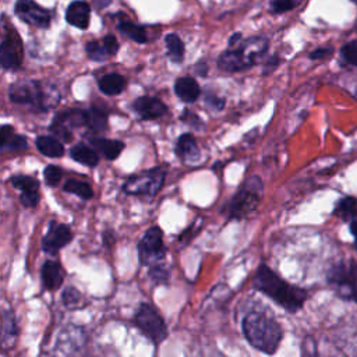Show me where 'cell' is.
I'll use <instances>...</instances> for the list:
<instances>
[{
	"instance_id": "obj_1",
	"label": "cell",
	"mask_w": 357,
	"mask_h": 357,
	"mask_svg": "<svg viewBox=\"0 0 357 357\" xmlns=\"http://www.w3.org/2000/svg\"><path fill=\"white\" fill-rule=\"evenodd\" d=\"M254 286L290 314L301 310L308 297L304 289L287 283L265 264L257 269Z\"/></svg>"
},
{
	"instance_id": "obj_2",
	"label": "cell",
	"mask_w": 357,
	"mask_h": 357,
	"mask_svg": "<svg viewBox=\"0 0 357 357\" xmlns=\"http://www.w3.org/2000/svg\"><path fill=\"white\" fill-rule=\"evenodd\" d=\"M243 333L247 342L261 353L273 354L283 337L280 324L262 311H251L243 318Z\"/></svg>"
},
{
	"instance_id": "obj_3",
	"label": "cell",
	"mask_w": 357,
	"mask_h": 357,
	"mask_svg": "<svg viewBox=\"0 0 357 357\" xmlns=\"http://www.w3.org/2000/svg\"><path fill=\"white\" fill-rule=\"evenodd\" d=\"M268 50V40L264 36H251L229 45L218 59V67L225 71H241L257 64Z\"/></svg>"
},
{
	"instance_id": "obj_4",
	"label": "cell",
	"mask_w": 357,
	"mask_h": 357,
	"mask_svg": "<svg viewBox=\"0 0 357 357\" xmlns=\"http://www.w3.org/2000/svg\"><path fill=\"white\" fill-rule=\"evenodd\" d=\"M10 100L18 105H28L36 110L46 112L57 105L56 91H47L42 82L33 79L17 81L8 88Z\"/></svg>"
},
{
	"instance_id": "obj_5",
	"label": "cell",
	"mask_w": 357,
	"mask_h": 357,
	"mask_svg": "<svg viewBox=\"0 0 357 357\" xmlns=\"http://www.w3.org/2000/svg\"><path fill=\"white\" fill-rule=\"evenodd\" d=\"M262 195V180L258 176H251L238 187L237 192L223 208V212L227 215V219H243L258 208Z\"/></svg>"
},
{
	"instance_id": "obj_6",
	"label": "cell",
	"mask_w": 357,
	"mask_h": 357,
	"mask_svg": "<svg viewBox=\"0 0 357 357\" xmlns=\"http://www.w3.org/2000/svg\"><path fill=\"white\" fill-rule=\"evenodd\" d=\"M326 279L339 297L357 303V262L350 261L333 265Z\"/></svg>"
},
{
	"instance_id": "obj_7",
	"label": "cell",
	"mask_w": 357,
	"mask_h": 357,
	"mask_svg": "<svg viewBox=\"0 0 357 357\" xmlns=\"http://www.w3.org/2000/svg\"><path fill=\"white\" fill-rule=\"evenodd\" d=\"M165 177H166V170L160 166H155L149 170L131 174L121 185V190L124 194H128V195L153 197L162 188L165 183Z\"/></svg>"
},
{
	"instance_id": "obj_8",
	"label": "cell",
	"mask_w": 357,
	"mask_h": 357,
	"mask_svg": "<svg viewBox=\"0 0 357 357\" xmlns=\"http://www.w3.org/2000/svg\"><path fill=\"white\" fill-rule=\"evenodd\" d=\"M134 325L155 344L162 343L167 337V328L158 312L151 304L142 303L135 315H134Z\"/></svg>"
},
{
	"instance_id": "obj_9",
	"label": "cell",
	"mask_w": 357,
	"mask_h": 357,
	"mask_svg": "<svg viewBox=\"0 0 357 357\" xmlns=\"http://www.w3.org/2000/svg\"><path fill=\"white\" fill-rule=\"evenodd\" d=\"M3 39L0 49V61L4 70H18L22 57L24 47L20 35L13 25H6V18H3Z\"/></svg>"
},
{
	"instance_id": "obj_10",
	"label": "cell",
	"mask_w": 357,
	"mask_h": 357,
	"mask_svg": "<svg viewBox=\"0 0 357 357\" xmlns=\"http://www.w3.org/2000/svg\"><path fill=\"white\" fill-rule=\"evenodd\" d=\"M86 120H88V110L67 109L57 113L53 117L49 130L56 138L61 139L63 142H68L73 138V130L82 126L86 127Z\"/></svg>"
},
{
	"instance_id": "obj_11",
	"label": "cell",
	"mask_w": 357,
	"mask_h": 357,
	"mask_svg": "<svg viewBox=\"0 0 357 357\" xmlns=\"http://www.w3.org/2000/svg\"><path fill=\"white\" fill-rule=\"evenodd\" d=\"M166 255L163 233L158 226L149 227L138 243V258L141 265L151 266Z\"/></svg>"
},
{
	"instance_id": "obj_12",
	"label": "cell",
	"mask_w": 357,
	"mask_h": 357,
	"mask_svg": "<svg viewBox=\"0 0 357 357\" xmlns=\"http://www.w3.org/2000/svg\"><path fill=\"white\" fill-rule=\"evenodd\" d=\"M14 13L21 21L38 28H47L52 21L50 11L32 0H17Z\"/></svg>"
},
{
	"instance_id": "obj_13",
	"label": "cell",
	"mask_w": 357,
	"mask_h": 357,
	"mask_svg": "<svg viewBox=\"0 0 357 357\" xmlns=\"http://www.w3.org/2000/svg\"><path fill=\"white\" fill-rule=\"evenodd\" d=\"M73 240V233L67 225L52 220L49 223L47 231L42 238V248L49 255H56L63 247L70 244Z\"/></svg>"
},
{
	"instance_id": "obj_14",
	"label": "cell",
	"mask_w": 357,
	"mask_h": 357,
	"mask_svg": "<svg viewBox=\"0 0 357 357\" xmlns=\"http://www.w3.org/2000/svg\"><path fill=\"white\" fill-rule=\"evenodd\" d=\"M14 188L20 190V201L25 208H35L39 202V181L26 174H15L10 178Z\"/></svg>"
},
{
	"instance_id": "obj_15",
	"label": "cell",
	"mask_w": 357,
	"mask_h": 357,
	"mask_svg": "<svg viewBox=\"0 0 357 357\" xmlns=\"http://www.w3.org/2000/svg\"><path fill=\"white\" fill-rule=\"evenodd\" d=\"M132 109L142 120H156L169 112L167 106L155 96L137 98L132 103Z\"/></svg>"
},
{
	"instance_id": "obj_16",
	"label": "cell",
	"mask_w": 357,
	"mask_h": 357,
	"mask_svg": "<svg viewBox=\"0 0 357 357\" xmlns=\"http://www.w3.org/2000/svg\"><path fill=\"white\" fill-rule=\"evenodd\" d=\"M91 6L84 0L71 1L66 10V21L79 29H86L89 25Z\"/></svg>"
},
{
	"instance_id": "obj_17",
	"label": "cell",
	"mask_w": 357,
	"mask_h": 357,
	"mask_svg": "<svg viewBox=\"0 0 357 357\" xmlns=\"http://www.w3.org/2000/svg\"><path fill=\"white\" fill-rule=\"evenodd\" d=\"M174 153L178 159H181L183 162H187V163H192L199 159L201 153H199L197 141L191 132H184L177 138L176 146H174Z\"/></svg>"
},
{
	"instance_id": "obj_18",
	"label": "cell",
	"mask_w": 357,
	"mask_h": 357,
	"mask_svg": "<svg viewBox=\"0 0 357 357\" xmlns=\"http://www.w3.org/2000/svg\"><path fill=\"white\" fill-rule=\"evenodd\" d=\"M42 284L46 290H57L64 280V271L59 261L47 259L42 265L40 271Z\"/></svg>"
},
{
	"instance_id": "obj_19",
	"label": "cell",
	"mask_w": 357,
	"mask_h": 357,
	"mask_svg": "<svg viewBox=\"0 0 357 357\" xmlns=\"http://www.w3.org/2000/svg\"><path fill=\"white\" fill-rule=\"evenodd\" d=\"M174 93L177 98L185 103L195 102L201 95V88L195 78L184 75L176 79L174 82Z\"/></svg>"
},
{
	"instance_id": "obj_20",
	"label": "cell",
	"mask_w": 357,
	"mask_h": 357,
	"mask_svg": "<svg viewBox=\"0 0 357 357\" xmlns=\"http://www.w3.org/2000/svg\"><path fill=\"white\" fill-rule=\"evenodd\" d=\"M89 144L93 145L107 160H114L126 148V144L119 139H110L103 137H91Z\"/></svg>"
},
{
	"instance_id": "obj_21",
	"label": "cell",
	"mask_w": 357,
	"mask_h": 357,
	"mask_svg": "<svg viewBox=\"0 0 357 357\" xmlns=\"http://www.w3.org/2000/svg\"><path fill=\"white\" fill-rule=\"evenodd\" d=\"M0 145L3 151L10 152H18L22 149H26V138L24 135H20L14 131V128L8 124H3L0 130Z\"/></svg>"
},
{
	"instance_id": "obj_22",
	"label": "cell",
	"mask_w": 357,
	"mask_h": 357,
	"mask_svg": "<svg viewBox=\"0 0 357 357\" xmlns=\"http://www.w3.org/2000/svg\"><path fill=\"white\" fill-rule=\"evenodd\" d=\"M127 85V81L123 75L117 74V73H110V74H105L98 79V86L99 89L109 96H114L119 95L124 91Z\"/></svg>"
},
{
	"instance_id": "obj_23",
	"label": "cell",
	"mask_w": 357,
	"mask_h": 357,
	"mask_svg": "<svg viewBox=\"0 0 357 357\" xmlns=\"http://www.w3.org/2000/svg\"><path fill=\"white\" fill-rule=\"evenodd\" d=\"M38 151L47 158H61L64 155V146L54 135H39L35 141Z\"/></svg>"
},
{
	"instance_id": "obj_24",
	"label": "cell",
	"mask_w": 357,
	"mask_h": 357,
	"mask_svg": "<svg viewBox=\"0 0 357 357\" xmlns=\"http://www.w3.org/2000/svg\"><path fill=\"white\" fill-rule=\"evenodd\" d=\"M70 156L73 160H75L81 165L89 166V167H93L99 163L98 153L91 146H88L85 144H77V145L71 146Z\"/></svg>"
},
{
	"instance_id": "obj_25",
	"label": "cell",
	"mask_w": 357,
	"mask_h": 357,
	"mask_svg": "<svg viewBox=\"0 0 357 357\" xmlns=\"http://www.w3.org/2000/svg\"><path fill=\"white\" fill-rule=\"evenodd\" d=\"M333 215L344 222H351L353 219H356L357 218V198L351 197V195L340 198L333 208Z\"/></svg>"
},
{
	"instance_id": "obj_26",
	"label": "cell",
	"mask_w": 357,
	"mask_h": 357,
	"mask_svg": "<svg viewBox=\"0 0 357 357\" xmlns=\"http://www.w3.org/2000/svg\"><path fill=\"white\" fill-rule=\"evenodd\" d=\"M3 336H1V344L4 349H8V347H13L15 339H17V333H18V329H17V324H15V317L13 314V311L10 310H6L3 312Z\"/></svg>"
},
{
	"instance_id": "obj_27",
	"label": "cell",
	"mask_w": 357,
	"mask_h": 357,
	"mask_svg": "<svg viewBox=\"0 0 357 357\" xmlns=\"http://www.w3.org/2000/svg\"><path fill=\"white\" fill-rule=\"evenodd\" d=\"M86 127L95 134L103 132L107 128V113L100 107H95V106L89 107Z\"/></svg>"
},
{
	"instance_id": "obj_28",
	"label": "cell",
	"mask_w": 357,
	"mask_h": 357,
	"mask_svg": "<svg viewBox=\"0 0 357 357\" xmlns=\"http://www.w3.org/2000/svg\"><path fill=\"white\" fill-rule=\"evenodd\" d=\"M117 29L120 33H123L124 36H127L128 39L137 42V43H145L148 40V36H146V32H145V28L141 26V25H137L131 21H120L117 24Z\"/></svg>"
},
{
	"instance_id": "obj_29",
	"label": "cell",
	"mask_w": 357,
	"mask_h": 357,
	"mask_svg": "<svg viewBox=\"0 0 357 357\" xmlns=\"http://www.w3.org/2000/svg\"><path fill=\"white\" fill-rule=\"evenodd\" d=\"M167 56L173 63H181L184 59V43L176 33H169L165 38Z\"/></svg>"
},
{
	"instance_id": "obj_30",
	"label": "cell",
	"mask_w": 357,
	"mask_h": 357,
	"mask_svg": "<svg viewBox=\"0 0 357 357\" xmlns=\"http://www.w3.org/2000/svg\"><path fill=\"white\" fill-rule=\"evenodd\" d=\"M63 190L66 192H70V194H74L85 201L91 199L93 197V191H92V187L85 183V181H79V180H75V178H68L64 185H63Z\"/></svg>"
},
{
	"instance_id": "obj_31",
	"label": "cell",
	"mask_w": 357,
	"mask_h": 357,
	"mask_svg": "<svg viewBox=\"0 0 357 357\" xmlns=\"http://www.w3.org/2000/svg\"><path fill=\"white\" fill-rule=\"evenodd\" d=\"M85 52H86V56L92 61H105L107 57H110V54L107 53L103 42H99V40L88 42L85 45Z\"/></svg>"
},
{
	"instance_id": "obj_32",
	"label": "cell",
	"mask_w": 357,
	"mask_h": 357,
	"mask_svg": "<svg viewBox=\"0 0 357 357\" xmlns=\"http://www.w3.org/2000/svg\"><path fill=\"white\" fill-rule=\"evenodd\" d=\"M43 177H45L46 184L50 185V187H53V185H56V184L60 181V178L63 177V170H61L59 166H56V165H47V166L45 167V170H43Z\"/></svg>"
},
{
	"instance_id": "obj_33",
	"label": "cell",
	"mask_w": 357,
	"mask_h": 357,
	"mask_svg": "<svg viewBox=\"0 0 357 357\" xmlns=\"http://www.w3.org/2000/svg\"><path fill=\"white\" fill-rule=\"evenodd\" d=\"M148 275L152 279V282L156 284H163V283H167L169 280V271L158 264L151 265Z\"/></svg>"
},
{
	"instance_id": "obj_34",
	"label": "cell",
	"mask_w": 357,
	"mask_h": 357,
	"mask_svg": "<svg viewBox=\"0 0 357 357\" xmlns=\"http://www.w3.org/2000/svg\"><path fill=\"white\" fill-rule=\"evenodd\" d=\"M303 1H305V0H273L271 6H272L273 13L282 14V13H286V11H290V10L296 8Z\"/></svg>"
},
{
	"instance_id": "obj_35",
	"label": "cell",
	"mask_w": 357,
	"mask_h": 357,
	"mask_svg": "<svg viewBox=\"0 0 357 357\" xmlns=\"http://www.w3.org/2000/svg\"><path fill=\"white\" fill-rule=\"evenodd\" d=\"M61 298H63V303H64L67 307H78V303L82 301L81 293H79L75 287H73V286L67 287V289L63 291Z\"/></svg>"
},
{
	"instance_id": "obj_36",
	"label": "cell",
	"mask_w": 357,
	"mask_h": 357,
	"mask_svg": "<svg viewBox=\"0 0 357 357\" xmlns=\"http://www.w3.org/2000/svg\"><path fill=\"white\" fill-rule=\"evenodd\" d=\"M342 57L351 66H357V40H351V42H347L342 50Z\"/></svg>"
},
{
	"instance_id": "obj_37",
	"label": "cell",
	"mask_w": 357,
	"mask_h": 357,
	"mask_svg": "<svg viewBox=\"0 0 357 357\" xmlns=\"http://www.w3.org/2000/svg\"><path fill=\"white\" fill-rule=\"evenodd\" d=\"M181 121H184L185 124L191 126L194 130H202L204 128V121L201 120V117L194 113L192 110H188V109H184L183 110V114L180 117Z\"/></svg>"
},
{
	"instance_id": "obj_38",
	"label": "cell",
	"mask_w": 357,
	"mask_h": 357,
	"mask_svg": "<svg viewBox=\"0 0 357 357\" xmlns=\"http://www.w3.org/2000/svg\"><path fill=\"white\" fill-rule=\"evenodd\" d=\"M204 100H205V103H206L211 109H213V110H222V109L225 107V99L220 98V96H218V95L213 93V92H206L205 96H204Z\"/></svg>"
},
{
	"instance_id": "obj_39",
	"label": "cell",
	"mask_w": 357,
	"mask_h": 357,
	"mask_svg": "<svg viewBox=\"0 0 357 357\" xmlns=\"http://www.w3.org/2000/svg\"><path fill=\"white\" fill-rule=\"evenodd\" d=\"M102 42H103V45H105V47H106V50H107V53H109L110 56H114V54L117 53V50H119V42H117V39H116L113 35H106V36L102 39Z\"/></svg>"
},
{
	"instance_id": "obj_40",
	"label": "cell",
	"mask_w": 357,
	"mask_h": 357,
	"mask_svg": "<svg viewBox=\"0 0 357 357\" xmlns=\"http://www.w3.org/2000/svg\"><path fill=\"white\" fill-rule=\"evenodd\" d=\"M333 53V49L332 47H319V49H315L310 53V59L312 60H321V59H326L329 57L331 54Z\"/></svg>"
},
{
	"instance_id": "obj_41",
	"label": "cell",
	"mask_w": 357,
	"mask_h": 357,
	"mask_svg": "<svg viewBox=\"0 0 357 357\" xmlns=\"http://www.w3.org/2000/svg\"><path fill=\"white\" fill-rule=\"evenodd\" d=\"M278 63H279V59H278V56L275 54V56H272L266 63H265V67H264V74H269L272 70H275V67L278 66Z\"/></svg>"
},
{
	"instance_id": "obj_42",
	"label": "cell",
	"mask_w": 357,
	"mask_h": 357,
	"mask_svg": "<svg viewBox=\"0 0 357 357\" xmlns=\"http://www.w3.org/2000/svg\"><path fill=\"white\" fill-rule=\"evenodd\" d=\"M102 241L106 247H110L113 245L114 243V233L112 230H106L103 234H102Z\"/></svg>"
},
{
	"instance_id": "obj_43",
	"label": "cell",
	"mask_w": 357,
	"mask_h": 357,
	"mask_svg": "<svg viewBox=\"0 0 357 357\" xmlns=\"http://www.w3.org/2000/svg\"><path fill=\"white\" fill-rule=\"evenodd\" d=\"M350 231H351V234L354 237V248L357 251V218L350 222Z\"/></svg>"
},
{
	"instance_id": "obj_44",
	"label": "cell",
	"mask_w": 357,
	"mask_h": 357,
	"mask_svg": "<svg viewBox=\"0 0 357 357\" xmlns=\"http://www.w3.org/2000/svg\"><path fill=\"white\" fill-rule=\"evenodd\" d=\"M195 71H197V74H199V75H206V71H208V66L204 63V61H201V63H198L197 66H195Z\"/></svg>"
},
{
	"instance_id": "obj_45",
	"label": "cell",
	"mask_w": 357,
	"mask_h": 357,
	"mask_svg": "<svg viewBox=\"0 0 357 357\" xmlns=\"http://www.w3.org/2000/svg\"><path fill=\"white\" fill-rule=\"evenodd\" d=\"M110 1H112V0H92V4H93L98 10H100V8H105L106 6H109Z\"/></svg>"
},
{
	"instance_id": "obj_46",
	"label": "cell",
	"mask_w": 357,
	"mask_h": 357,
	"mask_svg": "<svg viewBox=\"0 0 357 357\" xmlns=\"http://www.w3.org/2000/svg\"><path fill=\"white\" fill-rule=\"evenodd\" d=\"M351 1H353V3L357 6V0H351Z\"/></svg>"
}]
</instances>
